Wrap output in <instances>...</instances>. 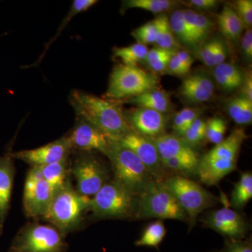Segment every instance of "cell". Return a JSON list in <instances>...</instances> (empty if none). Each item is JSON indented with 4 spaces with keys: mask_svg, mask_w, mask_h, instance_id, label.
Masks as SVG:
<instances>
[{
    "mask_svg": "<svg viewBox=\"0 0 252 252\" xmlns=\"http://www.w3.org/2000/svg\"><path fill=\"white\" fill-rule=\"evenodd\" d=\"M127 102L137 107H143L157 111L162 114L170 110L171 107L169 94L165 91L156 89L140 95L127 99Z\"/></svg>",
    "mask_w": 252,
    "mask_h": 252,
    "instance_id": "7402d4cb",
    "label": "cell"
},
{
    "mask_svg": "<svg viewBox=\"0 0 252 252\" xmlns=\"http://www.w3.org/2000/svg\"><path fill=\"white\" fill-rule=\"evenodd\" d=\"M241 50L244 59L248 62L252 59V31L248 29L241 36Z\"/></svg>",
    "mask_w": 252,
    "mask_h": 252,
    "instance_id": "60d3db41",
    "label": "cell"
},
{
    "mask_svg": "<svg viewBox=\"0 0 252 252\" xmlns=\"http://www.w3.org/2000/svg\"><path fill=\"white\" fill-rule=\"evenodd\" d=\"M97 2V1H96V0H75V1H72L70 9H69V12L67 13V16H66L64 19H63L62 24L61 25L59 30H58L56 35H55L54 37L53 38L49 43H48L47 45L46 46L45 49L43 51L40 58H39V60L36 61L35 65H37V64L41 62V60L44 58V55H45L47 50L49 49V46L52 44V43L54 42L55 40H56V38L58 37V36L60 35L61 32H62V30L64 29V28L66 27V26H67L68 23L70 22L71 20H72L74 16H77V14H81V13L87 11L88 9H90L91 7L94 6V5Z\"/></svg>",
    "mask_w": 252,
    "mask_h": 252,
    "instance_id": "f546056e",
    "label": "cell"
},
{
    "mask_svg": "<svg viewBox=\"0 0 252 252\" xmlns=\"http://www.w3.org/2000/svg\"><path fill=\"white\" fill-rule=\"evenodd\" d=\"M199 162L200 158L198 154L192 156L174 158L162 161L165 168L187 175L197 172Z\"/></svg>",
    "mask_w": 252,
    "mask_h": 252,
    "instance_id": "4dcf8cb0",
    "label": "cell"
},
{
    "mask_svg": "<svg viewBox=\"0 0 252 252\" xmlns=\"http://www.w3.org/2000/svg\"><path fill=\"white\" fill-rule=\"evenodd\" d=\"M158 79L136 66L119 64L109 77L105 95L112 101L125 100L157 89Z\"/></svg>",
    "mask_w": 252,
    "mask_h": 252,
    "instance_id": "52a82bcc",
    "label": "cell"
},
{
    "mask_svg": "<svg viewBox=\"0 0 252 252\" xmlns=\"http://www.w3.org/2000/svg\"><path fill=\"white\" fill-rule=\"evenodd\" d=\"M204 225L231 240H240L248 231L244 217L229 207H223L209 213L203 220Z\"/></svg>",
    "mask_w": 252,
    "mask_h": 252,
    "instance_id": "9a60e30c",
    "label": "cell"
},
{
    "mask_svg": "<svg viewBox=\"0 0 252 252\" xmlns=\"http://www.w3.org/2000/svg\"><path fill=\"white\" fill-rule=\"evenodd\" d=\"M217 22L220 32L232 41H238L245 28L235 10L228 5H225L217 16Z\"/></svg>",
    "mask_w": 252,
    "mask_h": 252,
    "instance_id": "44dd1931",
    "label": "cell"
},
{
    "mask_svg": "<svg viewBox=\"0 0 252 252\" xmlns=\"http://www.w3.org/2000/svg\"><path fill=\"white\" fill-rule=\"evenodd\" d=\"M164 184L193 225L202 212L216 203V198L211 193L187 177L173 176L164 181Z\"/></svg>",
    "mask_w": 252,
    "mask_h": 252,
    "instance_id": "9c48e42d",
    "label": "cell"
},
{
    "mask_svg": "<svg viewBox=\"0 0 252 252\" xmlns=\"http://www.w3.org/2000/svg\"><path fill=\"white\" fill-rule=\"evenodd\" d=\"M228 252H252V245L248 242L232 240L228 245Z\"/></svg>",
    "mask_w": 252,
    "mask_h": 252,
    "instance_id": "f6af8a7d",
    "label": "cell"
},
{
    "mask_svg": "<svg viewBox=\"0 0 252 252\" xmlns=\"http://www.w3.org/2000/svg\"><path fill=\"white\" fill-rule=\"evenodd\" d=\"M215 90L213 82L204 74H194L186 78L180 86V94L187 102L199 104L212 98Z\"/></svg>",
    "mask_w": 252,
    "mask_h": 252,
    "instance_id": "ac0fdd59",
    "label": "cell"
},
{
    "mask_svg": "<svg viewBox=\"0 0 252 252\" xmlns=\"http://www.w3.org/2000/svg\"><path fill=\"white\" fill-rule=\"evenodd\" d=\"M72 149L79 152L97 151L107 156L113 140L89 123L78 119L72 132L67 136Z\"/></svg>",
    "mask_w": 252,
    "mask_h": 252,
    "instance_id": "5bb4252c",
    "label": "cell"
},
{
    "mask_svg": "<svg viewBox=\"0 0 252 252\" xmlns=\"http://www.w3.org/2000/svg\"><path fill=\"white\" fill-rule=\"evenodd\" d=\"M169 24L174 35L177 36L181 42L186 45L195 46L188 28L186 26L182 10H176L172 13L171 17L169 19Z\"/></svg>",
    "mask_w": 252,
    "mask_h": 252,
    "instance_id": "1f68e13d",
    "label": "cell"
},
{
    "mask_svg": "<svg viewBox=\"0 0 252 252\" xmlns=\"http://www.w3.org/2000/svg\"><path fill=\"white\" fill-rule=\"evenodd\" d=\"M217 0H190L187 2V4L190 7L195 8L203 11H211L220 4Z\"/></svg>",
    "mask_w": 252,
    "mask_h": 252,
    "instance_id": "7bdbcfd3",
    "label": "cell"
},
{
    "mask_svg": "<svg viewBox=\"0 0 252 252\" xmlns=\"http://www.w3.org/2000/svg\"><path fill=\"white\" fill-rule=\"evenodd\" d=\"M214 77L222 90L232 92L243 85L244 74L235 64L223 63L215 66Z\"/></svg>",
    "mask_w": 252,
    "mask_h": 252,
    "instance_id": "ffe728a7",
    "label": "cell"
},
{
    "mask_svg": "<svg viewBox=\"0 0 252 252\" xmlns=\"http://www.w3.org/2000/svg\"><path fill=\"white\" fill-rule=\"evenodd\" d=\"M227 112L238 125H248L252 122V101L243 95L230 99L227 103Z\"/></svg>",
    "mask_w": 252,
    "mask_h": 252,
    "instance_id": "cb8c5ba5",
    "label": "cell"
},
{
    "mask_svg": "<svg viewBox=\"0 0 252 252\" xmlns=\"http://www.w3.org/2000/svg\"><path fill=\"white\" fill-rule=\"evenodd\" d=\"M64 236L53 225L28 223L15 236L9 252H67Z\"/></svg>",
    "mask_w": 252,
    "mask_h": 252,
    "instance_id": "ba28073f",
    "label": "cell"
},
{
    "mask_svg": "<svg viewBox=\"0 0 252 252\" xmlns=\"http://www.w3.org/2000/svg\"><path fill=\"white\" fill-rule=\"evenodd\" d=\"M217 39L207 41L199 51V57L207 67H215L214 54L216 49Z\"/></svg>",
    "mask_w": 252,
    "mask_h": 252,
    "instance_id": "f35d334b",
    "label": "cell"
},
{
    "mask_svg": "<svg viewBox=\"0 0 252 252\" xmlns=\"http://www.w3.org/2000/svg\"><path fill=\"white\" fill-rule=\"evenodd\" d=\"M90 200L78 193L69 177L64 185L55 192L43 219L64 235L80 227L84 215L89 211Z\"/></svg>",
    "mask_w": 252,
    "mask_h": 252,
    "instance_id": "3957f363",
    "label": "cell"
},
{
    "mask_svg": "<svg viewBox=\"0 0 252 252\" xmlns=\"http://www.w3.org/2000/svg\"><path fill=\"white\" fill-rule=\"evenodd\" d=\"M76 181V190L86 198L94 196L108 182L107 169L100 160L91 154H79L70 166Z\"/></svg>",
    "mask_w": 252,
    "mask_h": 252,
    "instance_id": "30bf717a",
    "label": "cell"
},
{
    "mask_svg": "<svg viewBox=\"0 0 252 252\" xmlns=\"http://www.w3.org/2000/svg\"><path fill=\"white\" fill-rule=\"evenodd\" d=\"M175 56L182 63L185 70L188 73L193 63V58L190 56L188 52L185 51H177L175 53Z\"/></svg>",
    "mask_w": 252,
    "mask_h": 252,
    "instance_id": "681fc988",
    "label": "cell"
},
{
    "mask_svg": "<svg viewBox=\"0 0 252 252\" xmlns=\"http://www.w3.org/2000/svg\"><path fill=\"white\" fill-rule=\"evenodd\" d=\"M182 11H183L184 19H185L186 26L188 28L194 44L196 45L195 31H196L197 12H195L194 10L189 9L182 10Z\"/></svg>",
    "mask_w": 252,
    "mask_h": 252,
    "instance_id": "ab89813d",
    "label": "cell"
},
{
    "mask_svg": "<svg viewBox=\"0 0 252 252\" xmlns=\"http://www.w3.org/2000/svg\"><path fill=\"white\" fill-rule=\"evenodd\" d=\"M177 51H176V52H177ZM176 52L173 53V54L167 55V56L159 59L158 61H155V62L150 63V64H148L149 67H150V69H152L154 72H163V71H165V69H167L169 61H170V60L171 59V58L175 55Z\"/></svg>",
    "mask_w": 252,
    "mask_h": 252,
    "instance_id": "c3c4849f",
    "label": "cell"
},
{
    "mask_svg": "<svg viewBox=\"0 0 252 252\" xmlns=\"http://www.w3.org/2000/svg\"><path fill=\"white\" fill-rule=\"evenodd\" d=\"M243 94L241 95L246 97L249 100L252 101V70L248 71L244 76L243 85Z\"/></svg>",
    "mask_w": 252,
    "mask_h": 252,
    "instance_id": "7dc6e473",
    "label": "cell"
},
{
    "mask_svg": "<svg viewBox=\"0 0 252 252\" xmlns=\"http://www.w3.org/2000/svg\"><path fill=\"white\" fill-rule=\"evenodd\" d=\"M39 167L44 180L55 192L61 188L70 177L69 159Z\"/></svg>",
    "mask_w": 252,
    "mask_h": 252,
    "instance_id": "603a6c76",
    "label": "cell"
},
{
    "mask_svg": "<svg viewBox=\"0 0 252 252\" xmlns=\"http://www.w3.org/2000/svg\"><path fill=\"white\" fill-rule=\"evenodd\" d=\"M252 198V174L250 172L242 173L240 180L235 184L230 197L231 206L237 210L245 207Z\"/></svg>",
    "mask_w": 252,
    "mask_h": 252,
    "instance_id": "d4e9b609",
    "label": "cell"
},
{
    "mask_svg": "<svg viewBox=\"0 0 252 252\" xmlns=\"http://www.w3.org/2000/svg\"><path fill=\"white\" fill-rule=\"evenodd\" d=\"M137 209V197L114 180L99 189L89 205V211L96 219L136 218Z\"/></svg>",
    "mask_w": 252,
    "mask_h": 252,
    "instance_id": "8992f818",
    "label": "cell"
},
{
    "mask_svg": "<svg viewBox=\"0 0 252 252\" xmlns=\"http://www.w3.org/2000/svg\"><path fill=\"white\" fill-rule=\"evenodd\" d=\"M213 28V23L205 15L197 13L195 42L197 44L203 42L210 34Z\"/></svg>",
    "mask_w": 252,
    "mask_h": 252,
    "instance_id": "8d00e7d4",
    "label": "cell"
},
{
    "mask_svg": "<svg viewBox=\"0 0 252 252\" xmlns=\"http://www.w3.org/2000/svg\"><path fill=\"white\" fill-rule=\"evenodd\" d=\"M117 142L122 147L132 151L155 180L164 182L165 167L159 157L157 147L151 139L132 130Z\"/></svg>",
    "mask_w": 252,
    "mask_h": 252,
    "instance_id": "7c38bea8",
    "label": "cell"
},
{
    "mask_svg": "<svg viewBox=\"0 0 252 252\" xmlns=\"http://www.w3.org/2000/svg\"><path fill=\"white\" fill-rule=\"evenodd\" d=\"M155 21L157 30L155 42L157 46L164 49L177 50L178 44L169 24V18L165 15H160L155 18Z\"/></svg>",
    "mask_w": 252,
    "mask_h": 252,
    "instance_id": "83f0119b",
    "label": "cell"
},
{
    "mask_svg": "<svg viewBox=\"0 0 252 252\" xmlns=\"http://www.w3.org/2000/svg\"><path fill=\"white\" fill-rule=\"evenodd\" d=\"M205 132H206V122H204L203 119L200 118H197L182 136V138L189 145L193 147V145H196L205 139Z\"/></svg>",
    "mask_w": 252,
    "mask_h": 252,
    "instance_id": "e575fe53",
    "label": "cell"
},
{
    "mask_svg": "<svg viewBox=\"0 0 252 252\" xmlns=\"http://www.w3.org/2000/svg\"><path fill=\"white\" fill-rule=\"evenodd\" d=\"M166 69L170 74H175V75H185L187 74V71L175 56V54L169 61Z\"/></svg>",
    "mask_w": 252,
    "mask_h": 252,
    "instance_id": "ee69618b",
    "label": "cell"
},
{
    "mask_svg": "<svg viewBox=\"0 0 252 252\" xmlns=\"http://www.w3.org/2000/svg\"><path fill=\"white\" fill-rule=\"evenodd\" d=\"M226 130V123L222 118L212 117L206 122L205 139L217 145L224 140Z\"/></svg>",
    "mask_w": 252,
    "mask_h": 252,
    "instance_id": "d6a6232c",
    "label": "cell"
},
{
    "mask_svg": "<svg viewBox=\"0 0 252 252\" xmlns=\"http://www.w3.org/2000/svg\"><path fill=\"white\" fill-rule=\"evenodd\" d=\"M151 140L157 147L158 153L162 161L174 158L197 154L193 147L189 145L179 136L163 134L157 138Z\"/></svg>",
    "mask_w": 252,
    "mask_h": 252,
    "instance_id": "d6986e66",
    "label": "cell"
},
{
    "mask_svg": "<svg viewBox=\"0 0 252 252\" xmlns=\"http://www.w3.org/2000/svg\"><path fill=\"white\" fill-rule=\"evenodd\" d=\"M69 99L78 119L97 127L111 140L117 141L132 131L124 112L114 101L79 90L73 91Z\"/></svg>",
    "mask_w": 252,
    "mask_h": 252,
    "instance_id": "6da1fadb",
    "label": "cell"
},
{
    "mask_svg": "<svg viewBox=\"0 0 252 252\" xmlns=\"http://www.w3.org/2000/svg\"><path fill=\"white\" fill-rule=\"evenodd\" d=\"M175 1L170 0H126L123 1L122 9H139L154 14H161L171 9Z\"/></svg>",
    "mask_w": 252,
    "mask_h": 252,
    "instance_id": "f1b7e54d",
    "label": "cell"
},
{
    "mask_svg": "<svg viewBox=\"0 0 252 252\" xmlns=\"http://www.w3.org/2000/svg\"><path fill=\"white\" fill-rule=\"evenodd\" d=\"M72 151L67 137H63L38 148L11 152L14 159L22 160L32 166H43L69 159Z\"/></svg>",
    "mask_w": 252,
    "mask_h": 252,
    "instance_id": "4fadbf2b",
    "label": "cell"
},
{
    "mask_svg": "<svg viewBox=\"0 0 252 252\" xmlns=\"http://www.w3.org/2000/svg\"><path fill=\"white\" fill-rule=\"evenodd\" d=\"M148 51L147 46L136 43L125 47L114 49V56L120 59L123 64L136 67L138 63L145 61Z\"/></svg>",
    "mask_w": 252,
    "mask_h": 252,
    "instance_id": "484cf974",
    "label": "cell"
},
{
    "mask_svg": "<svg viewBox=\"0 0 252 252\" xmlns=\"http://www.w3.org/2000/svg\"><path fill=\"white\" fill-rule=\"evenodd\" d=\"M166 235V228L161 220H157L147 225L140 239L136 241L137 247L158 248Z\"/></svg>",
    "mask_w": 252,
    "mask_h": 252,
    "instance_id": "4316f807",
    "label": "cell"
},
{
    "mask_svg": "<svg viewBox=\"0 0 252 252\" xmlns=\"http://www.w3.org/2000/svg\"><path fill=\"white\" fill-rule=\"evenodd\" d=\"M177 50H167L162 49V48L155 47L152 48V49L149 50L147 53V57H146L145 61L147 64H150L155 62V61H158L159 59L165 57L167 55L173 54L176 52Z\"/></svg>",
    "mask_w": 252,
    "mask_h": 252,
    "instance_id": "b9f144b4",
    "label": "cell"
},
{
    "mask_svg": "<svg viewBox=\"0 0 252 252\" xmlns=\"http://www.w3.org/2000/svg\"><path fill=\"white\" fill-rule=\"evenodd\" d=\"M197 118H198V113L193 109H182L174 117L172 124L173 130L177 135L182 137Z\"/></svg>",
    "mask_w": 252,
    "mask_h": 252,
    "instance_id": "836d02e7",
    "label": "cell"
},
{
    "mask_svg": "<svg viewBox=\"0 0 252 252\" xmlns=\"http://www.w3.org/2000/svg\"><path fill=\"white\" fill-rule=\"evenodd\" d=\"M157 34V24H156L155 19L142 25L132 32V35L135 37L137 43L145 46L155 44Z\"/></svg>",
    "mask_w": 252,
    "mask_h": 252,
    "instance_id": "d590c367",
    "label": "cell"
},
{
    "mask_svg": "<svg viewBox=\"0 0 252 252\" xmlns=\"http://www.w3.org/2000/svg\"><path fill=\"white\" fill-rule=\"evenodd\" d=\"M247 138L243 128L235 129L200 159L197 173L203 184L217 185L237 167L242 144Z\"/></svg>",
    "mask_w": 252,
    "mask_h": 252,
    "instance_id": "7a4b0ae2",
    "label": "cell"
},
{
    "mask_svg": "<svg viewBox=\"0 0 252 252\" xmlns=\"http://www.w3.org/2000/svg\"><path fill=\"white\" fill-rule=\"evenodd\" d=\"M136 218L178 220H188L187 214L181 207L164 182L154 179L137 196Z\"/></svg>",
    "mask_w": 252,
    "mask_h": 252,
    "instance_id": "5b68a950",
    "label": "cell"
},
{
    "mask_svg": "<svg viewBox=\"0 0 252 252\" xmlns=\"http://www.w3.org/2000/svg\"><path fill=\"white\" fill-rule=\"evenodd\" d=\"M107 157L112 163L114 181L135 196H138L154 177L130 149L113 141Z\"/></svg>",
    "mask_w": 252,
    "mask_h": 252,
    "instance_id": "277c9868",
    "label": "cell"
},
{
    "mask_svg": "<svg viewBox=\"0 0 252 252\" xmlns=\"http://www.w3.org/2000/svg\"><path fill=\"white\" fill-rule=\"evenodd\" d=\"M124 114L132 130L144 137L155 139L165 134L166 119L162 113L136 107Z\"/></svg>",
    "mask_w": 252,
    "mask_h": 252,
    "instance_id": "2e32d148",
    "label": "cell"
},
{
    "mask_svg": "<svg viewBox=\"0 0 252 252\" xmlns=\"http://www.w3.org/2000/svg\"><path fill=\"white\" fill-rule=\"evenodd\" d=\"M227 51L223 43L220 40H217L216 49L214 54V64L215 66L221 63H225L226 59Z\"/></svg>",
    "mask_w": 252,
    "mask_h": 252,
    "instance_id": "bcb514c9",
    "label": "cell"
},
{
    "mask_svg": "<svg viewBox=\"0 0 252 252\" xmlns=\"http://www.w3.org/2000/svg\"><path fill=\"white\" fill-rule=\"evenodd\" d=\"M15 173L14 159L9 153L0 157V237L11 207Z\"/></svg>",
    "mask_w": 252,
    "mask_h": 252,
    "instance_id": "e0dca14e",
    "label": "cell"
},
{
    "mask_svg": "<svg viewBox=\"0 0 252 252\" xmlns=\"http://www.w3.org/2000/svg\"><path fill=\"white\" fill-rule=\"evenodd\" d=\"M245 27L250 29L252 25V0H238L235 2V9Z\"/></svg>",
    "mask_w": 252,
    "mask_h": 252,
    "instance_id": "74e56055",
    "label": "cell"
},
{
    "mask_svg": "<svg viewBox=\"0 0 252 252\" xmlns=\"http://www.w3.org/2000/svg\"><path fill=\"white\" fill-rule=\"evenodd\" d=\"M55 191L43 177L39 166L30 169L25 182L23 208L30 218H43L47 212Z\"/></svg>",
    "mask_w": 252,
    "mask_h": 252,
    "instance_id": "8fae6325",
    "label": "cell"
}]
</instances>
